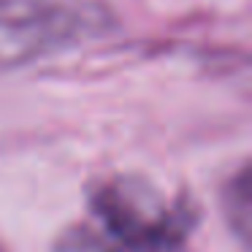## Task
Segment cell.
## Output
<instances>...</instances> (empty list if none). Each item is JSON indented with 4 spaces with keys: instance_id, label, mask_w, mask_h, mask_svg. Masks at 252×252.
<instances>
[{
    "instance_id": "4",
    "label": "cell",
    "mask_w": 252,
    "mask_h": 252,
    "mask_svg": "<svg viewBox=\"0 0 252 252\" xmlns=\"http://www.w3.org/2000/svg\"><path fill=\"white\" fill-rule=\"evenodd\" d=\"M111 252H133V250H125V247H117V250H111Z\"/></svg>"
},
{
    "instance_id": "3",
    "label": "cell",
    "mask_w": 252,
    "mask_h": 252,
    "mask_svg": "<svg viewBox=\"0 0 252 252\" xmlns=\"http://www.w3.org/2000/svg\"><path fill=\"white\" fill-rule=\"evenodd\" d=\"M225 214L230 220V228L241 239H247L250 233V171L247 168H241L225 190Z\"/></svg>"
},
{
    "instance_id": "5",
    "label": "cell",
    "mask_w": 252,
    "mask_h": 252,
    "mask_svg": "<svg viewBox=\"0 0 252 252\" xmlns=\"http://www.w3.org/2000/svg\"><path fill=\"white\" fill-rule=\"evenodd\" d=\"M0 252H6V250H3V247H0Z\"/></svg>"
},
{
    "instance_id": "2",
    "label": "cell",
    "mask_w": 252,
    "mask_h": 252,
    "mask_svg": "<svg viewBox=\"0 0 252 252\" xmlns=\"http://www.w3.org/2000/svg\"><path fill=\"white\" fill-rule=\"evenodd\" d=\"M87 25L71 0H0V65L38 55Z\"/></svg>"
},
{
    "instance_id": "1",
    "label": "cell",
    "mask_w": 252,
    "mask_h": 252,
    "mask_svg": "<svg viewBox=\"0 0 252 252\" xmlns=\"http://www.w3.org/2000/svg\"><path fill=\"white\" fill-rule=\"evenodd\" d=\"M90 201L100 225L133 252H165L182 244L198 217L190 195H171L155 182L130 174L95 185Z\"/></svg>"
}]
</instances>
